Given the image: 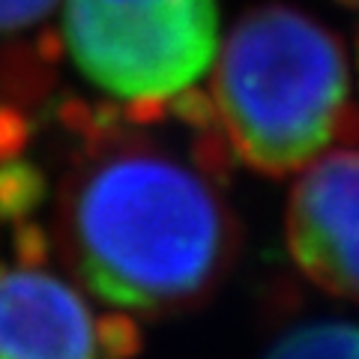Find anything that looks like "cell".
<instances>
[{
  "label": "cell",
  "instance_id": "cell-1",
  "mask_svg": "<svg viewBox=\"0 0 359 359\" xmlns=\"http://www.w3.org/2000/svg\"><path fill=\"white\" fill-rule=\"evenodd\" d=\"M51 243L105 306L174 318L216 297L237 264L240 224L192 156L129 126H96L57 183Z\"/></svg>",
  "mask_w": 359,
  "mask_h": 359
},
{
  "label": "cell",
  "instance_id": "cell-2",
  "mask_svg": "<svg viewBox=\"0 0 359 359\" xmlns=\"http://www.w3.org/2000/svg\"><path fill=\"white\" fill-rule=\"evenodd\" d=\"M216 54L212 111L231 150L255 171H299L359 135L347 51L314 15L255 6Z\"/></svg>",
  "mask_w": 359,
  "mask_h": 359
},
{
  "label": "cell",
  "instance_id": "cell-3",
  "mask_svg": "<svg viewBox=\"0 0 359 359\" xmlns=\"http://www.w3.org/2000/svg\"><path fill=\"white\" fill-rule=\"evenodd\" d=\"M63 39L75 69L129 105L192 90L219 51L216 0H66Z\"/></svg>",
  "mask_w": 359,
  "mask_h": 359
},
{
  "label": "cell",
  "instance_id": "cell-4",
  "mask_svg": "<svg viewBox=\"0 0 359 359\" xmlns=\"http://www.w3.org/2000/svg\"><path fill=\"white\" fill-rule=\"evenodd\" d=\"M138 330L123 314H96L69 278L25 245L0 264V359H132Z\"/></svg>",
  "mask_w": 359,
  "mask_h": 359
},
{
  "label": "cell",
  "instance_id": "cell-5",
  "mask_svg": "<svg viewBox=\"0 0 359 359\" xmlns=\"http://www.w3.org/2000/svg\"><path fill=\"white\" fill-rule=\"evenodd\" d=\"M287 249L320 290L359 302V150H327L287 198Z\"/></svg>",
  "mask_w": 359,
  "mask_h": 359
},
{
  "label": "cell",
  "instance_id": "cell-6",
  "mask_svg": "<svg viewBox=\"0 0 359 359\" xmlns=\"http://www.w3.org/2000/svg\"><path fill=\"white\" fill-rule=\"evenodd\" d=\"M261 359H359V323L314 318L285 330Z\"/></svg>",
  "mask_w": 359,
  "mask_h": 359
},
{
  "label": "cell",
  "instance_id": "cell-7",
  "mask_svg": "<svg viewBox=\"0 0 359 359\" xmlns=\"http://www.w3.org/2000/svg\"><path fill=\"white\" fill-rule=\"evenodd\" d=\"M60 0H0V33H15L39 25Z\"/></svg>",
  "mask_w": 359,
  "mask_h": 359
},
{
  "label": "cell",
  "instance_id": "cell-8",
  "mask_svg": "<svg viewBox=\"0 0 359 359\" xmlns=\"http://www.w3.org/2000/svg\"><path fill=\"white\" fill-rule=\"evenodd\" d=\"M339 4H344V6H356V9H359V0H339Z\"/></svg>",
  "mask_w": 359,
  "mask_h": 359
}]
</instances>
